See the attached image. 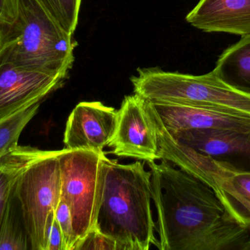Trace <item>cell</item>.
I'll list each match as a JSON object with an SVG mask.
<instances>
[{"label": "cell", "mask_w": 250, "mask_h": 250, "mask_svg": "<svg viewBox=\"0 0 250 250\" xmlns=\"http://www.w3.org/2000/svg\"><path fill=\"white\" fill-rule=\"evenodd\" d=\"M55 217L64 237V250H73L76 245L73 219L67 204L60 200L56 210Z\"/></svg>", "instance_id": "cell-20"}, {"label": "cell", "mask_w": 250, "mask_h": 250, "mask_svg": "<svg viewBox=\"0 0 250 250\" xmlns=\"http://www.w3.org/2000/svg\"><path fill=\"white\" fill-rule=\"evenodd\" d=\"M60 153L44 151L16 182L32 250H47L48 227L61 200Z\"/></svg>", "instance_id": "cell-6"}, {"label": "cell", "mask_w": 250, "mask_h": 250, "mask_svg": "<svg viewBox=\"0 0 250 250\" xmlns=\"http://www.w3.org/2000/svg\"><path fill=\"white\" fill-rule=\"evenodd\" d=\"M121 250L117 242L103 233L95 226L82 240L78 243L74 250Z\"/></svg>", "instance_id": "cell-19"}, {"label": "cell", "mask_w": 250, "mask_h": 250, "mask_svg": "<svg viewBox=\"0 0 250 250\" xmlns=\"http://www.w3.org/2000/svg\"><path fill=\"white\" fill-rule=\"evenodd\" d=\"M41 104L35 103L0 121V161L19 146L21 134L35 117Z\"/></svg>", "instance_id": "cell-17"}, {"label": "cell", "mask_w": 250, "mask_h": 250, "mask_svg": "<svg viewBox=\"0 0 250 250\" xmlns=\"http://www.w3.org/2000/svg\"><path fill=\"white\" fill-rule=\"evenodd\" d=\"M213 71L222 82L250 96V35L224 51Z\"/></svg>", "instance_id": "cell-14"}, {"label": "cell", "mask_w": 250, "mask_h": 250, "mask_svg": "<svg viewBox=\"0 0 250 250\" xmlns=\"http://www.w3.org/2000/svg\"><path fill=\"white\" fill-rule=\"evenodd\" d=\"M148 163L160 250H250V229L235 221L214 191L165 159Z\"/></svg>", "instance_id": "cell-1"}, {"label": "cell", "mask_w": 250, "mask_h": 250, "mask_svg": "<svg viewBox=\"0 0 250 250\" xmlns=\"http://www.w3.org/2000/svg\"><path fill=\"white\" fill-rule=\"evenodd\" d=\"M163 158L208 185L217 197L236 195L250 203V172L235 170L170 139L163 149Z\"/></svg>", "instance_id": "cell-8"}, {"label": "cell", "mask_w": 250, "mask_h": 250, "mask_svg": "<svg viewBox=\"0 0 250 250\" xmlns=\"http://www.w3.org/2000/svg\"><path fill=\"white\" fill-rule=\"evenodd\" d=\"M108 146L117 157L148 163L159 160L158 137L149 101L135 93L125 97Z\"/></svg>", "instance_id": "cell-7"}, {"label": "cell", "mask_w": 250, "mask_h": 250, "mask_svg": "<svg viewBox=\"0 0 250 250\" xmlns=\"http://www.w3.org/2000/svg\"><path fill=\"white\" fill-rule=\"evenodd\" d=\"M207 32L250 35V0H200L186 17Z\"/></svg>", "instance_id": "cell-13"}, {"label": "cell", "mask_w": 250, "mask_h": 250, "mask_svg": "<svg viewBox=\"0 0 250 250\" xmlns=\"http://www.w3.org/2000/svg\"><path fill=\"white\" fill-rule=\"evenodd\" d=\"M170 135L200 154L235 170L250 172V129H196Z\"/></svg>", "instance_id": "cell-12"}, {"label": "cell", "mask_w": 250, "mask_h": 250, "mask_svg": "<svg viewBox=\"0 0 250 250\" xmlns=\"http://www.w3.org/2000/svg\"><path fill=\"white\" fill-rule=\"evenodd\" d=\"M67 75L0 64V121L42 100L62 85Z\"/></svg>", "instance_id": "cell-9"}, {"label": "cell", "mask_w": 250, "mask_h": 250, "mask_svg": "<svg viewBox=\"0 0 250 250\" xmlns=\"http://www.w3.org/2000/svg\"><path fill=\"white\" fill-rule=\"evenodd\" d=\"M134 93L151 102L215 105L250 114V96L222 82L214 72L185 74L139 68L131 77Z\"/></svg>", "instance_id": "cell-4"}, {"label": "cell", "mask_w": 250, "mask_h": 250, "mask_svg": "<svg viewBox=\"0 0 250 250\" xmlns=\"http://www.w3.org/2000/svg\"><path fill=\"white\" fill-rule=\"evenodd\" d=\"M53 19L67 33L73 35L79 22L82 0H39Z\"/></svg>", "instance_id": "cell-18"}, {"label": "cell", "mask_w": 250, "mask_h": 250, "mask_svg": "<svg viewBox=\"0 0 250 250\" xmlns=\"http://www.w3.org/2000/svg\"><path fill=\"white\" fill-rule=\"evenodd\" d=\"M43 151L30 146L19 145L0 161V223L19 177Z\"/></svg>", "instance_id": "cell-15"}, {"label": "cell", "mask_w": 250, "mask_h": 250, "mask_svg": "<svg viewBox=\"0 0 250 250\" xmlns=\"http://www.w3.org/2000/svg\"><path fill=\"white\" fill-rule=\"evenodd\" d=\"M0 250H32L16 185L0 223Z\"/></svg>", "instance_id": "cell-16"}, {"label": "cell", "mask_w": 250, "mask_h": 250, "mask_svg": "<svg viewBox=\"0 0 250 250\" xmlns=\"http://www.w3.org/2000/svg\"><path fill=\"white\" fill-rule=\"evenodd\" d=\"M47 250H64V237L56 217L48 227Z\"/></svg>", "instance_id": "cell-21"}, {"label": "cell", "mask_w": 250, "mask_h": 250, "mask_svg": "<svg viewBox=\"0 0 250 250\" xmlns=\"http://www.w3.org/2000/svg\"><path fill=\"white\" fill-rule=\"evenodd\" d=\"M0 48H1V37H0Z\"/></svg>", "instance_id": "cell-23"}, {"label": "cell", "mask_w": 250, "mask_h": 250, "mask_svg": "<svg viewBox=\"0 0 250 250\" xmlns=\"http://www.w3.org/2000/svg\"><path fill=\"white\" fill-rule=\"evenodd\" d=\"M14 18L13 0H0V25L11 23Z\"/></svg>", "instance_id": "cell-22"}, {"label": "cell", "mask_w": 250, "mask_h": 250, "mask_svg": "<svg viewBox=\"0 0 250 250\" xmlns=\"http://www.w3.org/2000/svg\"><path fill=\"white\" fill-rule=\"evenodd\" d=\"M150 103L170 134L196 129H250V114L227 107Z\"/></svg>", "instance_id": "cell-10"}, {"label": "cell", "mask_w": 250, "mask_h": 250, "mask_svg": "<svg viewBox=\"0 0 250 250\" xmlns=\"http://www.w3.org/2000/svg\"><path fill=\"white\" fill-rule=\"evenodd\" d=\"M107 159L104 151L60 150L61 198L73 219L75 248L96 226L104 198Z\"/></svg>", "instance_id": "cell-5"}, {"label": "cell", "mask_w": 250, "mask_h": 250, "mask_svg": "<svg viewBox=\"0 0 250 250\" xmlns=\"http://www.w3.org/2000/svg\"><path fill=\"white\" fill-rule=\"evenodd\" d=\"M106 166L96 227L115 240L121 250H148L151 245L157 248L151 171L140 161L123 164L108 158Z\"/></svg>", "instance_id": "cell-2"}, {"label": "cell", "mask_w": 250, "mask_h": 250, "mask_svg": "<svg viewBox=\"0 0 250 250\" xmlns=\"http://www.w3.org/2000/svg\"><path fill=\"white\" fill-rule=\"evenodd\" d=\"M117 123V110L100 101L79 103L66 123L64 142L66 148L93 150L104 152L109 145Z\"/></svg>", "instance_id": "cell-11"}, {"label": "cell", "mask_w": 250, "mask_h": 250, "mask_svg": "<svg viewBox=\"0 0 250 250\" xmlns=\"http://www.w3.org/2000/svg\"><path fill=\"white\" fill-rule=\"evenodd\" d=\"M14 20L0 25V64L68 75L76 43L39 0H13Z\"/></svg>", "instance_id": "cell-3"}]
</instances>
